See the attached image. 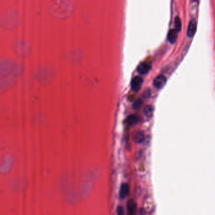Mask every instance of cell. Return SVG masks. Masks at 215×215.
<instances>
[{"label":"cell","mask_w":215,"mask_h":215,"mask_svg":"<svg viewBox=\"0 0 215 215\" xmlns=\"http://www.w3.org/2000/svg\"><path fill=\"white\" fill-rule=\"evenodd\" d=\"M128 209V215H134L136 210V204L133 201H130L128 203L127 206Z\"/></svg>","instance_id":"52a82bcc"},{"label":"cell","mask_w":215,"mask_h":215,"mask_svg":"<svg viewBox=\"0 0 215 215\" xmlns=\"http://www.w3.org/2000/svg\"><path fill=\"white\" fill-rule=\"evenodd\" d=\"M154 112V108L151 105H147L143 109V114L147 117H151Z\"/></svg>","instance_id":"30bf717a"},{"label":"cell","mask_w":215,"mask_h":215,"mask_svg":"<svg viewBox=\"0 0 215 215\" xmlns=\"http://www.w3.org/2000/svg\"><path fill=\"white\" fill-rule=\"evenodd\" d=\"M129 191V186L127 183H122L120 188V191H119V195L120 198L122 199H125L128 194Z\"/></svg>","instance_id":"8992f818"},{"label":"cell","mask_w":215,"mask_h":215,"mask_svg":"<svg viewBox=\"0 0 215 215\" xmlns=\"http://www.w3.org/2000/svg\"><path fill=\"white\" fill-rule=\"evenodd\" d=\"M167 81V78L164 75H159L155 77L153 80V85L157 88H162L165 84Z\"/></svg>","instance_id":"3957f363"},{"label":"cell","mask_w":215,"mask_h":215,"mask_svg":"<svg viewBox=\"0 0 215 215\" xmlns=\"http://www.w3.org/2000/svg\"><path fill=\"white\" fill-rule=\"evenodd\" d=\"M125 211L124 208L122 206H118L117 208V215H124Z\"/></svg>","instance_id":"4fadbf2b"},{"label":"cell","mask_w":215,"mask_h":215,"mask_svg":"<svg viewBox=\"0 0 215 215\" xmlns=\"http://www.w3.org/2000/svg\"><path fill=\"white\" fill-rule=\"evenodd\" d=\"M182 27V22L179 17L176 16L175 18V29L177 31H180Z\"/></svg>","instance_id":"8fae6325"},{"label":"cell","mask_w":215,"mask_h":215,"mask_svg":"<svg viewBox=\"0 0 215 215\" xmlns=\"http://www.w3.org/2000/svg\"><path fill=\"white\" fill-rule=\"evenodd\" d=\"M139 121V117L136 114H131L129 115L126 120V122L127 125L129 126H134L136 125Z\"/></svg>","instance_id":"5b68a950"},{"label":"cell","mask_w":215,"mask_h":215,"mask_svg":"<svg viewBox=\"0 0 215 215\" xmlns=\"http://www.w3.org/2000/svg\"><path fill=\"white\" fill-rule=\"evenodd\" d=\"M150 69L151 65L146 61H143V62L140 63L137 67V71L141 75H146L148 73Z\"/></svg>","instance_id":"7a4b0ae2"},{"label":"cell","mask_w":215,"mask_h":215,"mask_svg":"<svg viewBox=\"0 0 215 215\" xmlns=\"http://www.w3.org/2000/svg\"><path fill=\"white\" fill-rule=\"evenodd\" d=\"M168 39L169 41L172 42V43H173L175 40L177 39V31L174 29V28H172L169 30V32L168 33Z\"/></svg>","instance_id":"9c48e42d"},{"label":"cell","mask_w":215,"mask_h":215,"mask_svg":"<svg viewBox=\"0 0 215 215\" xmlns=\"http://www.w3.org/2000/svg\"><path fill=\"white\" fill-rule=\"evenodd\" d=\"M142 104H143V100H142L141 99L139 98V99H136V100L134 102L133 105V108H134V109H139V108L141 107V106L142 105Z\"/></svg>","instance_id":"7c38bea8"},{"label":"cell","mask_w":215,"mask_h":215,"mask_svg":"<svg viewBox=\"0 0 215 215\" xmlns=\"http://www.w3.org/2000/svg\"><path fill=\"white\" fill-rule=\"evenodd\" d=\"M197 28V22L195 18L191 19V20L189 22L188 28V36L189 37L193 36Z\"/></svg>","instance_id":"277c9868"},{"label":"cell","mask_w":215,"mask_h":215,"mask_svg":"<svg viewBox=\"0 0 215 215\" xmlns=\"http://www.w3.org/2000/svg\"><path fill=\"white\" fill-rule=\"evenodd\" d=\"M143 79L141 76H136L131 80V88L134 91H138L141 87Z\"/></svg>","instance_id":"6da1fadb"},{"label":"cell","mask_w":215,"mask_h":215,"mask_svg":"<svg viewBox=\"0 0 215 215\" xmlns=\"http://www.w3.org/2000/svg\"><path fill=\"white\" fill-rule=\"evenodd\" d=\"M144 140V134L143 131H138L134 135V141L136 143H142Z\"/></svg>","instance_id":"ba28073f"}]
</instances>
